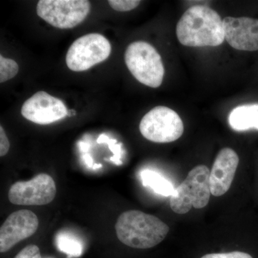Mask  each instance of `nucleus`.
Instances as JSON below:
<instances>
[{"instance_id": "obj_1", "label": "nucleus", "mask_w": 258, "mask_h": 258, "mask_svg": "<svg viewBox=\"0 0 258 258\" xmlns=\"http://www.w3.org/2000/svg\"><path fill=\"white\" fill-rule=\"evenodd\" d=\"M176 36L187 47H216L225 40L223 20L215 10L195 5L183 14L176 25Z\"/></svg>"}, {"instance_id": "obj_2", "label": "nucleus", "mask_w": 258, "mask_h": 258, "mask_svg": "<svg viewBox=\"0 0 258 258\" xmlns=\"http://www.w3.org/2000/svg\"><path fill=\"white\" fill-rule=\"evenodd\" d=\"M115 227L118 240L137 249L155 247L165 239L169 232V226L160 219L139 210L122 213Z\"/></svg>"}, {"instance_id": "obj_3", "label": "nucleus", "mask_w": 258, "mask_h": 258, "mask_svg": "<svg viewBox=\"0 0 258 258\" xmlns=\"http://www.w3.org/2000/svg\"><path fill=\"white\" fill-rule=\"evenodd\" d=\"M210 171L208 166L199 165L191 169L181 184L176 188L170 198L171 210L179 215L191 209H202L210 202Z\"/></svg>"}, {"instance_id": "obj_4", "label": "nucleus", "mask_w": 258, "mask_h": 258, "mask_svg": "<svg viewBox=\"0 0 258 258\" xmlns=\"http://www.w3.org/2000/svg\"><path fill=\"white\" fill-rule=\"evenodd\" d=\"M125 62L139 82L151 88H159L164 76L160 55L148 42H132L125 52Z\"/></svg>"}, {"instance_id": "obj_5", "label": "nucleus", "mask_w": 258, "mask_h": 258, "mask_svg": "<svg viewBox=\"0 0 258 258\" xmlns=\"http://www.w3.org/2000/svg\"><path fill=\"white\" fill-rule=\"evenodd\" d=\"M142 136L155 143H170L184 133V124L176 111L157 106L144 115L139 125Z\"/></svg>"}, {"instance_id": "obj_6", "label": "nucleus", "mask_w": 258, "mask_h": 258, "mask_svg": "<svg viewBox=\"0 0 258 258\" xmlns=\"http://www.w3.org/2000/svg\"><path fill=\"white\" fill-rule=\"evenodd\" d=\"M111 52V43L106 37L98 33L88 34L79 37L70 47L66 64L75 72L87 71L106 60Z\"/></svg>"}, {"instance_id": "obj_7", "label": "nucleus", "mask_w": 258, "mask_h": 258, "mask_svg": "<svg viewBox=\"0 0 258 258\" xmlns=\"http://www.w3.org/2000/svg\"><path fill=\"white\" fill-rule=\"evenodd\" d=\"M91 10L86 0H40L37 14L55 28L71 29L82 23Z\"/></svg>"}, {"instance_id": "obj_8", "label": "nucleus", "mask_w": 258, "mask_h": 258, "mask_svg": "<svg viewBox=\"0 0 258 258\" xmlns=\"http://www.w3.org/2000/svg\"><path fill=\"white\" fill-rule=\"evenodd\" d=\"M55 181L47 174H40L26 181L12 185L8 193L10 203L18 205L35 206L50 203L56 195Z\"/></svg>"}, {"instance_id": "obj_9", "label": "nucleus", "mask_w": 258, "mask_h": 258, "mask_svg": "<svg viewBox=\"0 0 258 258\" xmlns=\"http://www.w3.org/2000/svg\"><path fill=\"white\" fill-rule=\"evenodd\" d=\"M24 118L37 124L46 125L63 119L69 111L63 102L45 91H39L22 106Z\"/></svg>"}, {"instance_id": "obj_10", "label": "nucleus", "mask_w": 258, "mask_h": 258, "mask_svg": "<svg viewBox=\"0 0 258 258\" xmlns=\"http://www.w3.org/2000/svg\"><path fill=\"white\" fill-rule=\"evenodd\" d=\"M38 226L37 215L30 210L13 212L0 228V252H7L20 241L31 237L37 230Z\"/></svg>"}, {"instance_id": "obj_11", "label": "nucleus", "mask_w": 258, "mask_h": 258, "mask_svg": "<svg viewBox=\"0 0 258 258\" xmlns=\"http://www.w3.org/2000/svg\"><path fill=\"white\" fill-rule=\"evenodd\" d=\"M225 38L236 50H258V20L227 17L223 20Z\"/></svg>"}, {"instance_id": "obj_12", "label": "nucleus", "mask_w": 258, "mask_h": 258, "mask_svg": "<svg viewBox=\"0 0 258 258\" xmlns=\"http://www.w3.org/2000/svg\"><path fill=\"white\" fill-rule=\"evenodd\" d=\"M239 161L237 153L230 148H224L217 154L210 176V191L213 196H222L230 189Z\"/></svg>"}, {"instance_id": "obj_13", "label": "nucleus", "mask_w": 258, "mask_h": 258, "mask_svg": "<svg viewBox=\"0 0 258 258\" xmlns=\"http://www.w3.org/2000/svg\"><path fill=\"white\" fill-rule=\"evenodd\" d=\"M229 123L237 132L258 130V104L243 105L234 108L229 115Z\"/></svg>"}, {"instance_id": "obj_14", "label": "nucleus", "mask_w": 258, "mask_h": 258, "mask_svg": "<svg viewBox=\"0 0 258 258\" xmlns=\"http://www.w3.org/2000/svg\"><path fill=\"white\" fill-rule=\"evenodd\" d=\"M140 177L144 186L150 188L158 195L164 197H171L174 195L175 188L173 184L157 171L144 169L141 171Z\"/></svg>"}, {"instance_id": "obj_15", "label": "nucleus", "mask_w": 258, "mask_h": 258, "mask_svg": "<svg viewBox=\"0 0 258 258\" xmlns=\"http://www.w3.org/2000/svg\"><path fill=\"white\" fill-rule=\"evenodd\" d=\"M55 244L60 252L67 254L68 257H79L82 255V242L72 235L66 232H60L55 237Z\"/></svg>"}, {"instance_id": "obj_16", "label": "nucleus", "mask_w": 258, "mask_h": 258, "mask_svg": "<svg viewBox=\"0 0 258 258\" xmlns=\"http://www.w3.org/2000/svg\"><path fill=\"white\" fill-rule=\"evenodd\" d=\"M18 71L19 66L16 61L0 55V83H3L13 79Z\"/></svg>"}, {"instance_id": "obj_17", "label": "nucleus", "mask_w": 258, "mask_h": 258, "mask_svg": "<svg viewBox=\"0 0 258 258\" xmlns=\"http://www.w3.org/2000/svg\"><path fill=\"white\" fill-rule=\"evenodd\" d=\"M98 144H107L109 147L110 150L113 153L114 156L110 159V160L113 161L115 165H121L122 161H120V156H121V144H117V141L115 139H111L106 134H103L99 136L97 139Z\"/></svg>"}, {"instance_id": "obj_18", "label": "nucleus", "mask_w": 258, "mask_h": 258, "mask_svg": "<svg viewBox=\"0 0 258 258\" xmlns=\"http://www.w3.org/2000/svg\"><path fill=\"white\" fill-rule=\"evenodd\" d=\"M110 6L115 11L127 12L135 9L140 5L139 0H109Z\"/></svg>"}, {"instance_id": "obj_19", "label": "nucleus", "mask_w": 258, "mask_h": 258, "mask_svg": "<svg viewBox=\"0 0 258 258\" xmlns=\"http://www.w3.org/2000/svg\"><path fill=\"white\" fill-rule=\"evenodd\" d=\"M14 258H42L40 248L35 244H30L22 249Z\"/></svg>"}, {"instance_id": "obj_20", "label": "nucleus", "mask_w": 258, "mask_h": 258, "mask_svg": "<svg viewBox=\"0 0 258 258\" xmlns=\"http://www.w3.org/2000/svg\"><path fill=\"white\" fill-rule=\"evenodd\" d=\"M201 258H253L250 254L246 252H225V253H212L204 255Z\"/></svg>"}, {"instance_id": "obj_21", "label": "nucleus", "mask_w": 258, "mask_h": 258, "mask_svg": "<svg viewBox=\"0 0 258 258\" xmlns=\"http://www.w3.org/2000/svg\"><path fill=\"white\" fill-rule=\"evenodd\" d=\"M10 142L4 128L0 126V156L4 157L9 152Z\"/></svg>"}, {"instance_id": "obj_22", "label": "nucleus", "mask_w": 258, "mask_h": 258, "mask_svg": "<svg viewBox=\"0 0 258 258\" xmlns=\"http://www.w3.org/2000/svg\"><path fill=\"white\" fill-rule=\"evenodd\" d=\"M82 158L83 161H84L85 164H86V165L87 166L88 168H92L93 169L94 164H93V159L91 156H90L88 154H84V155H83Z\"/></svg>"}, {"instance_id": "obj_23", "label": "nucleus", "mask_w": 258, "mask_h": 258, "mask_svg": "<svg viewBox=\"0 0 258 258\" xmlns=\"http://www.w3.org/2000/svg\"><path fill=\"white\" fill-rule=\"evenodd\" d=\"M78 145H79L80 152L81 153H86L88 152V149H89V145L88 144L85 143V142H81V141H80Z\"/></svg>"}, {"instance_id": "obj_24", "label": "nucleus", "mask_w": 258, "mask_h": 258, "mask_svg": "<svg viewBox=\"0 0 258 258\" xmlns=\"http://www.w3.org/2000/svg\"><path fill=\"white\" fill-rule=\"evenodd\" d=\"M102 167V164H95L94 165H93V169H99V168Z\"/></svg>"}]
</instances>
